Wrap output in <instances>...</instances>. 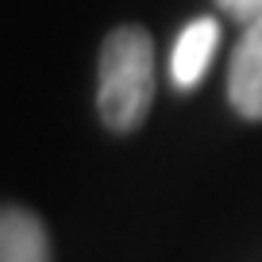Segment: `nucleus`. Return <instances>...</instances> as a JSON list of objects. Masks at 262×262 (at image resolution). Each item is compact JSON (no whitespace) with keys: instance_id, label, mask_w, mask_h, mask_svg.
<instances>
[{"instance_id":"obj_5","label":"nucleus","mask_w":262,"mask_h":262,"mask_svg":"<svg viewBox=\"0 0 262 262\" xmlns=\"http://www.w3.org/2000/svg\"><path fill=\"white\" fill-rule=\"evenodd\" d=\"M224 16L239 19V24H254L262 16V0H216Z\"/></svg>"},{"instance_id":"obj_4","label":"nucleus","mask_w":262,"mask_h":262,"mask_svg":"<svg viewBox=\"0 0 262 262\" xmlns=\"http://www.w3.org/2000/svg\"><path fill=\"white\" fill-rule=\"evenodd\" d=\"M0 262H50V243L42 224L27 208H4L0 220Z\"/></svg>"},{"instance_id":"obj_2","label":"nucleus","mask_w":262,"mask_h":262,"mask_svg":"<svg viewBox=\"0 0 262 262\" xmlns=\"http://www.w3.org/2000/svg\"><path fill=\"white\" fill-rule=\"evenodd\" d=\"M228 104L243 120H262V16L247 24L228 66Z\"/></svg>"},{"instance_id":"obj_1","label":"nucleus","mask_w":262,"mask_h":262,"mask_svg":"<svg viewBox=\"0 0 262 262\" xmlns=\"http://www.w3.org/2000/svg\"><path fill=\"white\" fill-rule=\"evenodd\" d=\"M155 104V39L147 27H112L97 58V112L116 135L143 127Z\"/></svg>"},{"instance_id":"obj_3","label":"nucleus","mask_w":262,"mask_h":262,"mask_svg":"<svg viewBox=\"0 0 262 262\" xmlns=\"http://www.w3.org/2000/svg\"><path fill=\"white\" fill-rule=\"evenodd\" d=\"M216 42H220L216 19H193V24L181 31L178 47H173V58H170V74H173V85H178V89H193V85L208 74Z\"/></svg>"}]
</instances>
